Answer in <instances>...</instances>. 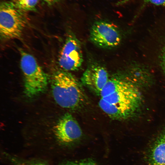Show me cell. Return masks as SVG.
I'll return each mask as SVG.
<instances>
[{
    "mask_svg": "<svg viewBox=\"0 0 165 165\" xmlns=\"http://www.w3.org/2000/svg\"><path fill=\"white\" fill-rule=\"evenodd\" d=\"M46 2L49 5H53L60 1L61 0H43Z\"/></svg>",
    "mask_w": 165,
    "mask_h": 165,
    "instance_id": "cell-16",
    "label": "cell"
},
{
    "mask_svg": "<svg viewBox=\"0 0 165 165\" xmlns=\"http://www.w3.org/2000/svg\"><path fill=\"white\" fill-rule=\"evenodd\" d=\"M131 0H123L120 2H119L118 3V4H123L130 1Z\"/></svg>",
    "mask_w": 165,
    "mask_h": 165,
    "instance_id": "cell-18",
    "label": "cell"
},
{
    "mask_svg": "<svg viewBox=\"0 0 165 165\" xmlns=\"http://www.w3.org/2000/svg\"><path fill=\"white\" fill-rule=\"evenodd\" d=\"M127 77L134 84L139 88L149 87L152 83V78L149 72L141 67L131 68Z\"/></svg>",
    "mask_w": 165,
    "mask_h": 165,
    "instance_id": "cell-11",
    "label": "cell"
},
{
    "mask_svg": "<svg viewBox=\"0 0 165 165\" xmlns=\"http://www.w3.org/2000/svg\"><path fill=\"white\" fill-rule=\"evenodd\" d=\"M24 12L10 1L1 3L0 33L2 38L12 39L20 37L26 23Z\"/></svg>",
    "mask_w": 165,
    "mask_h": 165,
    "instance_id": "cell-4",
    "label": "cell"
},
{
    "mask_svg": "<svg viewBox=\"0 0 165 165\" xmlns=\"http://www.w3.org/2000/svg\"><path fill=\"white\" fill-rule=\"evenodd\" d=\"M55 134L58 141L64 144L77 142L82 138V130L75 119L67 113L60 119L54 128Z\"/></svg>",
    "mask_w": 165,
    "mask_h": 165,
    "instance_id": "cell-7",
    "label": "cell"
},
{
    "mask_svg": "<svg viewBox=\"0 0 165 165\" xmlns=\"http://www.w3.org/2000/svg\"><path fill=\"white\" fill-rule=\"evenodd\" d=\"M90 38L95 45L102 48H111L119 45L121 36L117 27L109 22H95L90 30Z\"/></svg>",
    "mask_w": 165,
    "mask_h": 165,
    "instance_id": "cell-5",
    "label": "cell"
},
{
    "mask_svg": "<svg viewBox=\"0 0 165 165\" xmlns=\"http://www.w3.org/2000/svg\"><path fill=\"white\" fill-rule=\"evenodd\" d=\"M39 0H12L11 3L16 8L24 12L35 11Z\"/></svg>",
    "mask_w": 165,
    "mask_h": 165,
    "instance_id": "cell-12",
    "label": "cell"
},
{
    "mask_svg": "<svg viewBox=\"0 0 165 165\" xmlns=\"http://www.w3.org/2000/svg\"><path fill=\"white\" fill-rule=\"evenodd\" d=\"M20 54V66L24 78V93L27 97L32 98L46 89L47 75L33 56L22 50Z\"/></svg>",
    "mask_w": 165,
    "mask_h": 165,
    "instance_id": "cell-3",
    "label": "cell"
},
{
    "mask_svg": "<svg viewBox=\"0 0 165 165\" xmlns=\"http://www.w3.org/2000/svg\"><path fill=\"white\" fill-rule=\"evenodd\" d=\"M51 86L54 99L61 107L76 109L85 101L86 95L81 83L69 72L57 71L53 76Z\"/></svg>",
    "mask_w": 165,
    "mask_h": 165,
    "instance_id": "cell-2",
    "label": "cell"
},
{
    "mask_svg": "<svg viewBox=\"0 0 165 165\" xmlns=\"http://www.w3.org/2000/svg\"><path fill=\"white\" fill-rule=\"evenodd\" d=\"M109 79L106 69L100 65L93 64L88 66L82 76V83L98 95Z\"/></svg>",
    "mask_w": 165,
    "mask_h": 165,
    "instance_id": "cell-8",
    "label": "cell"
},
{
    "mask_svg": "<svg viewBox=\"0 0 165 165\" xmlns=\"http://www.w3.org/2000/svg\"><path fill=\"white\" fill-rule=\"evenodd\" d=\"M139 89L134 86L101 98L99 105L112 119L130 118L138 113L142 106L143 96Z\"/></svg>",
    "mask_w": 165,
    "mask_h": 165,
    "instance_id": "cell-1",
    "label": "cell"
},
{
    "mask_svg": "<svg viewBox=\"0 0 165 165\" xmlns=\"http://www.w3.org/2000/svg\"><path fill=\"white\" fill-rule=\"evenodd\" d=\"M58 60L60 66L64 71H76L81 66L83 57L81 43L73 34H70L67 38Z\"/></svg>",
    "mask_w": 165,
    "mask_h": 165,
    "instance_id": "cell-6",
    "label": "cell"
},
{
    "mask_svg": "<svg viewBox=\"0 0 165 165\" xmlns=\"http://www.w3.org/2000/svg\"><path fill=\"white\" fill-rule=\"evenodd\" d=\"M63 165H98L95 161L91 159H86L78 161L70 162Z\"/></svg>",
    "mask_w": 165,
    "mask_h": 165,
    "instance_id": "cell-13",
    "label": "cell"
},
{
    "mask_svg": "<svg viewBox=\"0 0 165 165\" xmlns=\"http://www.w3.org/2000/svg\"><path fill=\"white\" fill-rule=\"evenodd\" d=\"M161 62L162 67L165 72V48L162 53Z\"/></svg>",
    "mask_w": 165,
    "mask_h": 165,
    "instance_id": "cell-15",
    "label": "cell"
},
{
    "mask_svg": "<svg viewBox=\"0 0 165 165\" xmlns=\"http://www.w3.org/2000/svg\"><path fill=\"white\" fill-rule=\"evenodd\" d=\"M135 85L127 77H115L109 78L100 94L101 98Z\"/></svg>",
    "mask_w": 165,
    "mask_h": 165,
    "instance_id": "cell-10",
    "label": "cell"
},
{
    "mask_svg": "<svg viewBox=\"0 0 165 165\" xmlns=\"http://www.w3.org/2000/svg\"><path fill=\"white\" fill-rule=\"evenodd\" d=\"M143 7L148 4L165 7V0H144Z\"/></svg>",
    "mask_w": 165,
    "mask_h": 165,
    "instance_id": "cell-14",
    "label": "cell"
},
{
    "mask_svg": "<svg viewBox=\"0 0 165 165\" xmlns=\"http://www.w3.org/2000/svg\"><path fill=\"white\" fill-rule=\"evenodd\" d=\"M22 165H46L44 163H26Z\"/></svg>",
    "mask_w": 165,
    "mask_h": 165,
    "instance_id": "cell-17",
    "label": "cell"
},
{
    "mask_svg": "<svg viewBox=\"0 0 165 165\" xmlns=\"http://www.w3.org/2000/svg\"><path fill=\"white\" fill-rule=\"evenodd\" d=\"M148 165H165V127L150 148Z\"/></svg>",
    "mask_w": 165,
    "mask_h": 165,
    "instance_id": "cell-9",
    "label": "cell"
}]
</instances>
